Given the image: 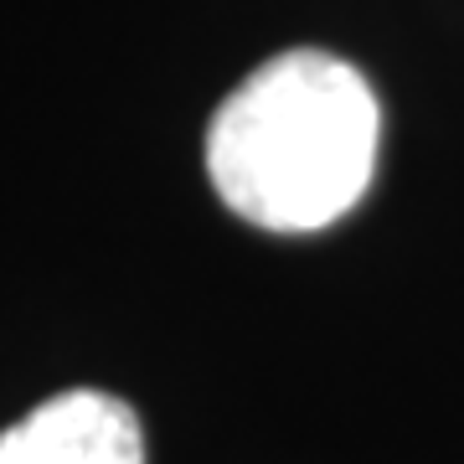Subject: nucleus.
Segmentation results:
<instances>
[{
	"instance_id": "f257e3e1",
	"label": "nucleus",
	"mask_w": 464,
	"mask_h": 464,
	"mask_svg": "<svg viewBox=\"0 0 464 464\" xmlns=\"http://www.w3.org/2000/svg\"><path fill=\"white\" fill-rule=\"evenodd\" d=\"M377 93L331 52H284L232 93L207 134L217 197L268 232H320L377 170Z\"/></svg>"
},
{
	"instance_id": "f03ea898",
	"label": "nucleus",
	"mask_w": 464,
	"mask_h": 464,
	"mask_svg": "<svg viewBox=\"0 0 464 464\" xmlns=\"http://www.w3.org/2000/svg\"><path fill=\"white\" fill-rule=\"evenodd\" d=\"M0 464H145V433L130 402L78 387L0 433Z\"/></svg>"
}]
</instances>
